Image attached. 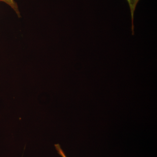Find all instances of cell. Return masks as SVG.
<instances>
[{
    "instance_id": "cell-3",
    "label": "cell",
    "mask_w": 157,
    "mask_h": 157,
    "mask_svg": "<svg viewBox=\"0 0 157 157\" xmlns=\"http://www.w3.org/2000/svg\"><path fill=\"white\" fill-rule=\"evenodd\" d=\"M55 147L58 153L62 157H67L65 154L63 150L62 149L60 145L59 144H55Z\"/></svg>"
},
{
    "instance_id": "cell-2",
    "label": "cell",
    "mask_w": 157,
    "mask_h": 157,
    "mask_svg": "<svg viewBox=\"0 0 157 157\" xmlns=\"http://www.w3.org/2000/svg\"><path fill=\"white\" fill-rule=\"evenodd\" d=\"M0 2H4L9 5L16 12L18 17H20V13L17 4L14 0H0Z\"/></svg>"
},
{
    "instance_id": "cell-1",
    "label": "cell",
    "mask_w": 157,
    "mask_h": 157,
    "mask_svg": "<svg viewBox=\"0 0 157 157\" xmlns=\"http://www.w3.org/2000/svg\"><path fill=\"white\" fill-rule=\"evenodd\" d=\"M139 1H140V0H127L128 4L129 7H130V11H131V17H132V35H133V36L134 35V34H135V31H134L135 27H134V14H135V12L136 6H137V3H138Z\"/></svg>"
}]
</instances>
